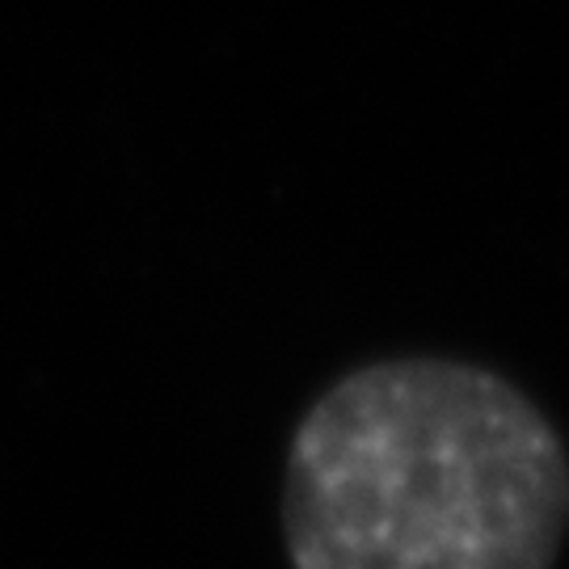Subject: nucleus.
<instances>
[{
	"instance_id": "nucleus-1",
	"label": "nucleus",
	"mask_w": 569,
	"mask_h": 569,
	"mask_svg": "<svg viewBox=\"0 0 569 569\" xmlns=\"http://www.w3.org/2000/svg\"><path fill=\"white\" fill-rule=\"evenodd\" d=\"M279 528L291 569H557L566 439L493 367L376 359L296 422Z\"/></svg>"
}]
</instances>
